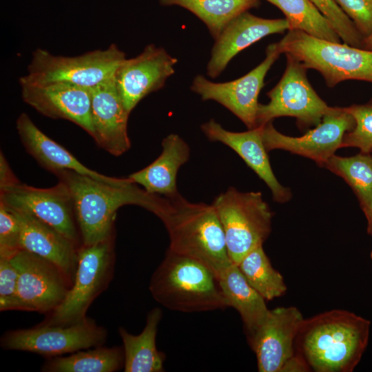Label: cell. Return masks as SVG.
<instances>
[{"label":"cell","instance_id":"cell-1","mask_svg":"<svg viewBox=\"0 0 372 372\" xmlns=\"http://www.w3.org/2000/svg\"><path fill=\"white\" fill-rule=\"evenodd\" d=\"M68 187L82 244L90 245L114 234L116 211L126 205H135L158 218L167 198L150 194L128 177L121 184L105 183L72 170L53 172Z\"/></svg>","mask_w":372,"mask_h":372},{"label":"cell","instance_id":"cell-2","mask_svg":"<svg viewBox=\"0 0 372 372\" xmlns=\"http://www.w3.org/2000/svg\"><path fill=\"white\" fill-rule=\"evenodd\" d=\"M370 322L354 313L333 309L304 319L296 352L316 372H351L367 346Z\"/></svg>","mask_w":372,"mask_h":372},{"label":"cell","instance_id":"cell-3","mask_svg":"<svg viewBox=\"0 0 372 372\" xmlns=\"http://www.w3.org/2000/svg\"><path fill=\"white\" fill-rule=\"evenodd\" d=\"M159 218L169 235V250L200 262L218 278L232 264L221 223L211 204L192 203L178 193L167 198Z\"/></svg>","mask_w":372,"mask_h":372},{"label":"cell","instance_id":"cell-4","mask_svg":"<svg viewBox=\"0 0 372 372\" xmlns=\"http://www.w3.org/2000/svg\"><path fill=\"white\" fill-rule=\"evenodd\" d=\"M149 291L168 309L184 313L229 307L219 279L207 266L167 249L152 275Z\"/></svg>","mask_w":372,"mask_h":372},{"label":"cell","instance_id":"cell-5","mask_svg":"<svg viewBox=\"0 0 372 372\" xmlns=\"http://www.w3.org/2000/svg\"><path fill=\"white\" fill-rule=\"evenodd\" d=\"M307 69L319 72L328 87L347 80L372 83V51L313 37L300 30H288L277 43Z\"/></svg>","mask_w":372,"mask_h":372},{"label":"cell","instance_id":"cell-6","mask_svg":"<svg viewBox=\"0 0 372 372\" xmlns=\"http://www.w3.org/2000/svg\"><path fill=\"white\" fill-rule=\"evenodd\" d=\"M114 234L90 245H81L73 284L62 303L41 324L71 325L84 320L93 301L113 278Z\"/></svg>","mask_w":372,"mask_h":372},{"label":"cell","instance_id":"cell-7","mask_svg":"<svg viewBox=\"0 0 372 372\" xmlns=\"http://www.w3.org/2000/svg\"><path fill=\"white\" fill-rule=\"evenodd\" d=\"M221 223L232 263L262 245L271 229L273 212L260 192H242L233 187L211 203Z\"/></svg>","mask_w":372,"mask_h":372},{"label":"cell","instance_id":"cell-8","mask_svg":"<svg viewBox=\"0 0 372 372\" xmlns=\"http://www.w3.org/2000/svg\"><path fill=\"white\" fill-rule=\"evenodd\" d=\"M125 58L115 44L76 56H56L38 48L32 54L27 75L19 79V83L62 82L91 89L113 79Z\"/></svg>","mask_w":372,"mask_h":372},{"label":"cell","instance_id":"cell-9","mask_svg":"<svg viewBox=\"0 0 372 372\" xmlns=\"http://www.w3.org/2000/svg\"><path fill=\"white\" fill-rule=\"evenodd\" d=\"M285 55V72L279 82L267 94L269 101L259 104L257 127L281 116L296 118L300 129L316 126L331 107L312 87L307 76V68L291 55Z\"/></svg>","mask_w":372,"mask_h":372},{"label":"cell","instance_id":"cell-10","mask_svg":"<svg viewBox=\"0 0 372 372\" xmlns=\"http://www.w3.org/2000/svg\"><path fill=\"white\" fill-rule=\"evenodd\" d=\"M107 329L90 318L71 325L39 324L30 329L9 330L0 340L1 347L39 354L47 358L103 346Z\"/></svg>","mask_w":372,"mask_h":372},{"label":"cell","instance_id":"cell-11","mask_svg":"<svg viewBox=\"0 0 372 372\" xmlns=\"http://www.w3.org/2000/svg\"><path fill=\"white\" fill-rule=\"evenodd\" d=\"M304 318L295 307L270 309L265 320L249 341L260 372L307 371L296 354V340Z\"/></svg>","mask_w":372,"mask_h":372},{"label":"cell","instance_id":"cell-12","mask_svg":"<svg viewBox=\"0 0 372 372\" xmlns=\"http://www.w3.org/2000/svg\"><path fill=\"white\" fill-rule=\"evenodd\" d=\"M10 261L18 272L20 310L47 315L62 303L72 283L56 265L24 249L19 250Z\"/></svg>","mask_w":372,"mask_h":372},{"label":"cell","instance_id":"cell-13","mask_svg":"<svg viewBox=\"0 0 372 372\" xmlns=\"http://www.w3.org/2000/svg\"><path fill=\"white\" fill-rule=\"evenodd\" d=\"M280 54L277 43H271L266 49L265 59L240 78L215 83L198 74L192 81L191 90L203 101L212 100L220 103L249 130L254 129L257 127L258 95L264 86L265 76Z\"/></svg>","mask_w":372,"mask_h":372},{"label":"cell","instance_id":"cell-14","mask_svg":"<svg viewBox=\"0 0 372 372\" xmlns=\"http://www.w3.org/2000/svg\"><path fill=\"white\" fill-rule=\"evenodd\" d=\"M0 191V202L34 216L81 247L73 200L65 183L59 180L52 187L41 189L19 183Z\"/></svg>","mask_w":372,"mask_h":372},{"label":"cell","instance_id":"cell-15","mask_svg":"<svg viewBox=\"0 0 372 372\" xmlns=\"http://www.w3.org/2000/svg\"><path fill=\"white\" fill-rule=\"evenodd\" d=\"M355 121L344 107H331L312 130L301 136L279 132L269 122L262 126V138L267 152L283 149L315 161L320 167L341 148L344 134L353 129Z\"/></svg>","mask_w":372,"mask_h":372},{"label":"cell","instance_id":"cell-16","mask_svg":"<svg viewBox=\"0 0 372 372\" xmlns=\"http://www.w3.org/2000/svg\"><path fill=\"white\" fill-rule=\"evenodd\" d=\"M178 60L163 48L147 45L138 56L125 59L114 75L116 89L126 111L146 96L161 89L174 72Z\"/></svg>","mask_w":372,"mask_h":372},{"label":"cell","instance_id":"cell-17","mask_svg":"<svg viewBox=\"0 0 372 372\" xmlns=\"http://www.w3.org/2000/svg\"><path fill=\"white\" fill-rule=\"evenodd\" d=\"M20 85L25 103L45 116L74 123L92 137L91 89L62 82Z\"/></svg>","mask_w":372,"mask_h":372},{"label":"cell","instance_id":"cell-18","mask_svg":"<svg viewBox=\"0 0 372 372\" xmlns=\"http://www.w3.org/2000/svg\"><path fill=\"white\" fill-rule=\"evenodd\" d=\"M289 30L285 19H264L245 11L234 17L215 39L207 74L216 78L240 51L261 39Z\"/></svg>","mask_w":372,"mask_h":372},{"label":"cell","instance_id":"cell-19","mask_svg":"<svg viewBox=\"0 0 372 372\" xmlns=\"http://www.w3.org/2000/svg\"><path fill=\"white\" fill-rule=\"evenodd\" d=\"M92 138L99 147L118 156L131 147L127 134L130 114L116 87L114 77L91 88Z\"/></svg>","mask_w":372,"mask_h":372},{"label":"cell","instance_id":"cell-20","mask_svg":"<svg viewBox=\"0 0 372 372\" xmlns=\"http://www.w3.org/2000/svg\"><path fill=\"white\" fill-rule=\"evenodd\" d=\"M201 130L209 141L222 143L237 153L265 183L276 202L284 203L291 198L290 189L282 186L273 172L268 152L263 143L261 125L246 132H236L225 130L211 119L201 125Z\"/></svg>","mask_w":372,"mask_h":372},{"label":"cell","instance_id":"cell-21","mask_svg":"<svg viewBox=\"0 0 372 372\" xmlns=\"http://www.w3.org/2000/svg\"><path fill=\"white\" fill-rule=\"evenodd\" d=\"M12 210L20 223L21 249L35 254L56 265L65 274L72 285L77 266L78 249L80 247L34 216L23 211Z\"/></svg>","mask_w":372,"mask_h":372},{"label":"cell","instance_id":"cell-22","mask_svg":"<svg viewBox=\"0 0 372 372\" xmlns=\"http://www.w3.org/2000/svg\"><path fill=\"white\" fill-rule=\"evenodd\" d=\"M17 130L27 152L42 167L52 173L59 170H72L111 184H121L127 179L107 176L87 167L70 152L45 135L25 113H21L18 117Z\"/></svg>","mask_w":372,"mask_h":372},{"label":"cell","instance_id":"cell-23","mask_svg":"<svg viewBox=\"0 0 372 372\" xmlns=\"http://www.w3.org/2000/svg\"><path fill=\"white\" fill-rule=\"evenodd\" d=\"M189 156L188 144L178 134H169L162 141L159 156L128 178L150 194L173 197L179 193L176 187L178 172L188 161Z\"/></svg>","mask_w":372,"mask_h":372},{"label":"cell","instance_id":"cell-24","mask_svg":"<svg viewBox=\"0 0 372 372\" xmlns=\"http://www.w3.org/2000/svg\"><path fill=\"white\" fill-rule=\"evenodd\" d=\"M162 316L160 308L151 309L147 314L145 326L138 335H133L122 327L118 328L123 342L125 372L164 371L165 355L157 349L156 344Z\"/></svg>","mask_w":372,"mask_h":372},{"label":"cell","instance_id":"cell-25","mask_svg":"<svg viewBox=\"0 0 372 372\" xmlns=\"http://www.w3.org/2000/svg\"><path fill=\"white\" fill-rule=\"evenodd\" d=\"M218 279L229 307L234 308L239 313L249 341L270 309L265 298L249 284L236 265H230Z\"/></svg>","mask_w":372,"mask_h":372},{"label":"cell","instance_id":"cell-26","mask_svg":"<svg viewBox=\"0 0 372 372\" xmlns=\"http://www.w3.org/2000/svg\"><path fill=\"white\" fill-rule=\"evenodd\" d=\"M124 366L121 347H97L68 356L48 358L41 366L45 372H114Z\"/></svg>","mask_w":372,"mask_h":372},{"label":"cell","instance_id":"cell-27","mask_svg":"<svg viewBox=\"0 0 372 372\" xmlns=\"http://www.w3.org/2000/svg\"><path fill=\"white\" fill-rule=\"evenodd\" d=\"M163 6L184 8L201 20L216 39L236 16L258 6V0H159Z\"/></svg>","mask_w":372,"mask_h":372},{"label":"cell","instance_id":"cell-28","mask_svg":"<svg viewBox=\"0 0 372 372\" xmlns=\"http://www.w3.org/2000/svg\"><path fill=\"white\" fill-rule=\"evenodd\" d=\"M343 178L357 196L364 215L372 209V156L362 153L342 157L332 156L324 165Z\"/></svg>","mask_w":372,"mask_h":372},{"label":"cell","instance_id":"cell-29","mask_svg":"<svg viewBox=\"0 0 372 372\" xmlns=\"http://www.w3.org/2000/svg\"><path fill=\"white\" fill-rule=\"evenodd\" d=\"M280 9L289 30H300L313 37L335 43L341 39L328 19L310 0H267Z\"/></svg>","mask_w":372,"mask_h":372},{"label":"cell","instance_id":"cell-30","mask_svg":"<svg viewBox=\"0 0 372 372\" xmlns=\"http://www.w3.org/2000/svg\"><path fill=\"white\" fill-rule=\"evenodd\" d=\"M237 266L249 284L265 300L280 297L286 292L283 277L272 267L262 245L249 251Z\"/></svg>","mask_w":372,"mask_h":372},{"label":"cell","instance_id":"cell-31","mask_svg":"<svg viewBox=\"0 0 372 372\" xmlns=\"http://www.w3.org/2000/svg\"><path fill=\"white\" fill-rule=\"evenodd\" d=\"M355 121L352 130L342 139V147H356L360 152H372V99L364 104L352 105L344 107Z\"/></svg>","mask_w":372,"mask_h":372},{"label":"cell","instance_id":"cell-32","mask_svg":"<svg viewBox=\"0 0 372 372\" xmlns=\"http://www.w3.org/2000/svg\"><path fill=\"white\" fill-rule=\"evenodd\" d=\"M310 1L331 23L344 43L362 48L364 37L334 0Z\"/></svg>","mask_w":372,"mask_h":372},{"label":"cell","instance_id":"cell-33","mask_svg":"<svg viewBox=\"0 0 372 372\" xmlns=\"http://www.w3.org/2000/svg\"><path fill=\"white\" fill-rule=\"evenodd\" d=\"M21 227L14 211L0 202V258L10 259L20 247Z\"/></svg>","mask_w":372,"mask_h":372},{"label":"cell","instance_id":"cell-34","mask_svg":"<svg viewBox=\"0 0 372 372\" xmlns=\"http://www.w3.org/2000/svg\"><path fill=\"white\" fill-rule=\"evenodd\" d=\"M18 272L10 259L0 258V311L20 310Z\"/></svg>","mask_w":372,"mask_h":372},{"label":"cell","instance_id":"cell-35","mask_svg":"<svg viewBox=\"0 0 372 372\" xmlns=\"http://www.w3.org/2000/svg\"><path fill=\"white\" fill-rule=\"evenodd\" d=\"M364 37L372 33V0H334Z\"/></svg>","mask_w":372,"mask_h":372},{"label":"cell","instance_id":"cell-36","mask_svg":"<svg viewBox=\"0 0 372 372\" xmlns=\"http://www.w3.org/2000/svg\"><path fill=\"white\" fill-rule=\"evenodd\" d=\"M2 153L0 154V189L19 183Z\"/></svg>","mask_w":372,"mask_h":372},{"label":"cell","instance_id":"cell-37","mask_svg":"<svg viewBox=\"0 0 372 372\" xmlns=\"http://www.w3.org/2000/svg\"><path fill=\"white\" fill-rule=\"evenodd\" d=\"M362 48L372 51V33L364 38Z\"/></svg>","mask_w":372,"mask_h":372},{"label":"cell","instance_id":"cell-38","mask_svg":"<svg viewBox=\"0 0 372 372\" xmlns=\"http://www.w3.org/2000/svg\"><path fill=\"white\" fill-rule=\"evenodd\" d=\"M367 220V231L372 236V209L365 214Z\"/></svg>","mask_w":372,"mask_h":372},{"label":"cell","instance_id":"cell-39","mask_svg":"<svg viewBox=\"0 0 372 372\" xmlns=\"http://www.w3.org/2000/svg\"><path fill=\"white\" fill-rule=\"evenodd\" d=\"M371 258L372 259V251L371 252Z\"/></svg>","mask_w":372,"mask_h":372}]
</instances>
